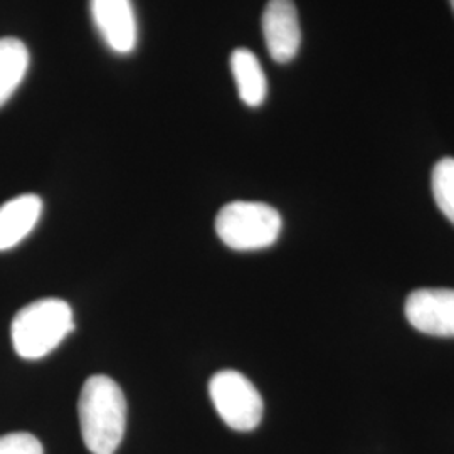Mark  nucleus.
Segmentation results:
<instances>
[{
	"instance_id": "7ed1b4c3",
	"label": "nucleus",
	"mask_w": 454,
	"mask_h": 454,
	"mask_svg": "<svg viewBox=\"0 0 454 454\" xmlns=\"http://www.w3.org/2000/svg\"><path fill=\"white\" fill-rule=\"evenodd\" d=\"M283 221L275 207L264 202L234 200L215 217V232L234 251H260L278 241Z\"/></svg>"
},
{
	"instance_id": "f8f14e48",
	"label": "nucleus",
	"mask_w": 454,
	"mask_h": 454,
	"mask_svg": "<svg viewBox=\"0 0 454 454\" xmlns=\"http://www.w3.org/2000/svg\"><path fill=\"white\" fill-rule=\"evenodd\" d=\"M0 454H44L41 441L29 433L0 436Z\"/></svg>"
},
{
	"instance_id": "423d86ee",
	"label": "nucleus",
	"mask_w": 454,
	"mask_h": 454,
	"mask_svg": "<svg viewBox=\"0 0 454 454\" xmlns=\"http://www.w3.org/2000/svg\"><path fill=\"white\" fill-rule=\"evenodd\" d=\"M262 34L268 52L276 63H290L301 44L298 11L293 0L268 2L262 14Z\"/></svg>"
},
{
	"instance_id": "6e6552de",
	"label": "nucleus",
	"mask_w": 454,
	"mask_h": 454,
	"mask_svg": "<svg viewBox=\"0 0 454 454\" xmlns=\"http://www.w3.org/2000/svg\"><path fill=\"white\" fill-rule=\"evenodd\" d=\"M43 214V200L35 194L17 195L0 206V251L24 241Z\"/></svg>"
},
{
	"instance_id": "20e7f679",
	"label": "nucleus",
	"mask_w": 454,
	"mask_h": 454,
	"mask_svg": "<svg viewBox=\"0 0 454 454\" xmlns=\"http://www.w3.org/2000/svg\"><path fill=\"white\" fill-rule=\"evenodd\" d=\"M209 395L221 419L234 431L247 433L260 426L264 403L260 390L238 371H221L212 375Z\"/></svg>"
},
{
	"instance_id": "0eeeda50",
	"label": "nucleus",
	"mask_w": 454,
	"mask_h": 454,
	"mask_svg": "<svg viewBox=\"0 0 454 454\" xmlns=\"http://www.w3.org/2000/svg\"><path fill=\"white\" fill-rule=\"evenodd\" d=\"M91 17L105 44L116 54H129L138 41L131 0H90Z\"/></svg>"
},
{
	"instance_id": "ddd939ff",
	"label": "nucleus",
	"mask_w": 454,
	"mask_h": 454,
	"mask_svg": "<svg viewBox=\"0 0 454 454\" xmlns=\"http://www.w3.org/2000/svg\"><path fill=\"white\" fill-rule=\"evenodd\" d=\"M450 2H451V7H453V11H454V0H450Z\"/></svg>"
},
{
	"instance_id": "f257e3e1",
	"label": "nucleus",
	"mask_w": 454,
	"mask_h": 454,
	"mask_svg": "<svg viewBox=\"0 0 454 454\" xmlns=\"http://www.w3.org/2000/svg\"><path fill=\"white\" fill-rule=\"evenodd\" d=\"M78 414L84 446L91 454H114L127 429V399L108 375H91L82 384Z\"/></svg>"
},
{
	"instance_id": "1a4fd4ad",
	"label": "nucleus",
	"mask_w": 454,
	"mask_h": 454,
	"mask_svg": "<svg viewBox=\"0 0 454 454\" xmlns=\"http://www.w3.org/2000/svg\"><path fill=\"white\" fill-rule=\"evenodd\" d=\"M231 71L243 103L253 108L262 105L268 95V82L256 54L244 48L232 51Z\"/></svg>"
},
{
	"instance_id": "9d476101",
	"label": "nucleus",
	"mask_w": 454,
	"mask_h": 454,
	"mask_svg": "<svg viewBox=\"0 0 454 454\" xmlns=\"http://www.w3.org/2000/svg\"><path fill=\"white\" fill-rule=\"evenodd\" d=\"M29 51L16 37H0V106H4L29 69Z\"/></svg>"
},
{
	"instance_id": "f03ea898",
	"label": "nucleus",
	"mask_w": 454,
	"mask_h": 454,
	"mask_svg": "<svg viewBox=\"0 0 454 454\" xmlns=\"http://www.w3.org/2000/svg\"><path fill=\"white\" fill-rule=\"evenodd\" d=\"M74 330L73 309L65 300L43 298L17 311L11 337L19 357H46Z\"/></svg>"
},
{
	"instance_id": "39448f33",
	"label": "nucleus",
	"mask_w": 454,
	"mask_h": 454,
	"mask_svg": "<svg viewBox=\"0 0 454 454\" xmlns=\"http://www.w3.org/2000/svg\"><path fill=\"white\" fill-rule=\"evenodd\" d=\"M406 318L412 328L433 337H454V290L421 288L406 300Z\"/></svg>"
},
{
	"instance_id": "9b49d317",
	"label": "nucleus",
	"mask_w": 454,
	"mask_h": 454,
	"mask_svg": "<svg viewBox=\"0 0 454 454\" xmlns=\"http://www.w3.org/2000/svg\"><path fill=\"white\" fill-rule=\"evenodd\" d=\"M433 195L442 212L454 224V159L446 157L433 168Z\"/></svg>"
}]
</instances>
